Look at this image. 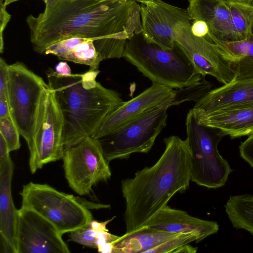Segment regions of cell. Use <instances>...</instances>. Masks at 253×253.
<instances>
[{"label":"cell","mask_w":253,"mask_h":253,"mask_svg":"<svg viewBox=\"0 0 253 253\" xmlns=\"http://www.w3.org/2000/svg\"><path fill=\"white\" fill-rule=\"evenodd\" d=\"M173 233L144 226L126 232L113 242V253H147V252L176 236Z\"/></svg>","instance_id":"obj_21"},{"label":"cell","mask_w":253,"mask_h":253,"mask_svg":"<svg viewBox=\"0 0 253 253\" xmlns=\"http://www.w3.org/2000/svg\"><path fill=\"white\" fill-rule=\"evenodd\" d=\"M8 65L0 58V100H7V84L8 77Z\"/></svg>","instance_id":"obj_30"},{"label":"cell","mask_w":253,"mask_h":253,"mask_svg":"<svg viewBox=\"0 0 253 253\" xmlns=\"http://www.w3.org/2000/svg\"><path fill=\"white\" fill-rule=\"evenodd\" d=\"M136 0H57L36 17L27 16L35 51L73 37L92 39L104 59L123 57L127 41L142 32Z\"/></svg>","instance_id":"obj_1"},{"label":"cell","mask_w":253,"mask_h":253,"mask_svg":"<svg viewBox=\"0 0 253 253\" xmlns=\"http://www.w3.org/2000/svg\"><path fill=\"white\" fill-rule=\"evenodd\" d=\"M63 127L61 111L49 86L42 96L32 142L29 148V165L32 174L46 164L62 159Z\"/></svg>","instance_id":"obj_9"},{"label":"cell","mask_w":253,"mask_h":253,"mask_svg":"<svg viewBox=\"0 0 253 253\" xmlns=\"http://www.w3.org/2000/svg\"><path fill=\"white\" fill-rule=\"evenodd\" d=\"M224 208L233 227L245 230L253 235V195L230 196Z\"/></svg>","instance_id":"obj_23"},{"label":"cell","mask_w":253,"mask_h":253,"mask_svg":"<svg viewBox=\"0 0 253 253\" xmlns=\"http://www.w3.org/2000/svg\"><path fill=\"white\" fill-rule=\"evenodd\" d=\"M169 105L149 109L118 128L97 138L106 160L127 159L135 153H148L167 125Z\"/></svg>","instance_id":"obj_6"},{"label":"cell","mask_w":253,"mask_h":253,"mask_svg":"<svg viewBox=\"0 0 253 253\" xmlns=\"http://www.w3.org/2000/svg\"><path fill=\"white\" fill-rule=\"evenodd\" d=\"M20 194L21 207L43 217L62 235L84 226L92 220L90 211L79 198L46 184L30 182L23 185Z\"/></svg>","instance_id":"obj_7"},{"label":"cell","mask_w":253,"mask_h":253,"mask_svg":"<svg viewBox=\"0 0 253 253\" xmlns=\"http://www.w3.org/2000/svg\"><path fill=\"white\" fill-rule=\"evenodd\" d=\"M123 57L152 83L172 88L193 85L202 78L177 42L173 48L164 49L148 42L142 32L127 41Z\"/></svg>","instance_id":"obj_4"},{"label":"cell","mask_w":253,"mask_h":253,"mask_svg":"<svg viewBox=\"0 0 253 253\" xmlns=\"http://www.w3.org/2000/svg\"><path fill=\"white\" fill-rule=\"evenodd\" d=\"M191 22L175 29L174 41L182 48L196 71L202 76L209 75L225 84L235 79L231 64L217 45L203 37L194 36Z\"/></svg>","instance_id":"obj_11"},{"label":"cell","mask_w":253,"mask_h":253,"mask_svg":"<svg viewBox=\"0 0 253 253\" xmlns=\"http://www.w3.org/2000/svg\"><path fill=\"white\" fill-rule=\"evenodd\" d=\"M140 7L142 34L149 42L166 49L175 44V29L181 23L192 21L187 9L162 0H136Z\"/></svg>","instance_id":"obj_13"},{"label":"cell","mask_w":253,"mask_h":253,"mask_svg":"<svg viewBox=\"0 0 253 253\" xmlns=\"http://www.w3.org/2000/svg\"><path fill=\"white\" fill-rule=\"evenodd\" d=\"M0 134L4 138L10 152L20 148V134L10 116L0 118Z\"/></svg>","instance_id":"obj_27"},{"label":"cell","mask_w":253,"mask_h":253,"mask_svg":"<svg viewBox=\"0 0 253 253\" xmlns=\"http://www.w3.org/2000/svg\"><path fill=\"white\" fill-rule=\"evenodd\" d=\"M212 83L206 81L205 77L197 83L190 86L174 90L171 106L178 105L186 101H195L200 99L211 90Z\"/></svg>","instance_id":"obj_25"},{"label":"cell","mask_w":253,"mask_h":253,"mask_svg":"<svg viewBox=\"0 0 253 253\" xmlns=\"http://www.w3.org/2000/svg\"><path fill=\"white\" fill-rule=\"evenodd\" d=\"M146 225L173 233H195L199 235L201 241L219 230V225L215 221L192 216L184 211L168 205L161 209Z\"/></svg>","instance_id":"obj_17"},{"label":"cell","mask_w":253,"mask_h":253,"mask_svg":"<svg viewBox=\"0 0 253 253\" xmlns=\"http://www.w3.org/2000/svg\"><path fill=\"white\" fill-rule=\"evenodd\" d=\"M57 0H44L43 1L45 4V8L48 7Z\"/></svg>","instance_id":"obj_39"},{"label":"cell","mask_w":253,"mask_h":253,"mask_svg":"<svg viewBox=\"0 0 253 253\" xmlns=\"http://www.w3.org/2000/svg\"><path fill=\"white\" fill-rule=\"evenodd\" d=\"M99 71L62 76L47 71L48 85L53 90L64 119V147L91 136L104 119L123 102L116 91L96 80Z\"/></svg>","instance_id":"obj_3"},{"label":"cell","mask_w":253,"mask_h":253,"mask_svg":"<svg viewBox=\"0 0 253 253\" xmlns=\"http://www.w3.org/2000/svg\"><path fill=\"white\" fill-rule=\"evenodd\" d=\"M9 152L4 138L0 134V165L4 163L10 157Z\"/></svg>","instance_id":"obj_33"},{"label":"cell","mask_w":253,"mask_h":253,"mask_svg":"<svg viewBox=\"0 0 253 253\" xmlns=\"http://www.w3.org/2000/svg\"><path fill=\"white\" fill-rule=\"evenodd\" d=\"M202 241L199 235L195 233H179L176 236L150 250L147 253H173L179 247L191 242Z\"/></svg>","instance_id":"obj_26"},{"label":"cell","mask_w":253,"mask_h":253,"mask_svg":"<svg viewBox=\"0 0 253 253\" xmlns=\"http://www.w3.org/2000/svg\"><path fill=\"white\" fill-rule=\"evenodd\" d=\"M18 0H5L4 4L6 6L7 5H8L11 3H13L14 2H15V1H17ZM42 0L44 1V0Z\"/></svg>","instance_id":"obj_40"},{"label":"cell","mask_w":253,"mask_h":253,"mask_svg":"<svg viewBox=\"0 0 253 253\" xmlns=\"http://www.w3.org/2000/svg\"><path fill=\"white\" fill-rule=\"evenodd\" d=\"M191 158V180L208 188L223 186L233 171L219 153L218 145L226 134L198 122L190 109L185 121Z\"/></svg>","instance_id":"obj_5"},{"label":"cell","mask_w":253,"mask_h":253,"mask_svg":"<svg viewBox=\"0 0 253 253\" xmlns=\"http://www.w3.org/2000/svg\"><path fill=\"white\" fill-rule=\"evenodd\" d=\"M239 149L242 158L253 168V134L241 143Z\"/></svg>","instance_id":"obj_29"},{"label":"cell","mask_w":253,"mask_h":253,"mask_svg":"<svg viewBox=\"0 0 253 253\" xmlns=\"http://www.w3.org/2000/svg\"><path fill=\"white\" fill-rule=\"evenodd\" d=\"M188 0V1H189V2H190V1L191 0Z\"/></svg>","instance_id":"obj_41"},{"label":"cell","mask_w":253,"mask_h":253,"mask_svg":"<svg viewBox=\"0 0 253 253\" xmlns=\"http://www.w3.org/2000/svg\"><path fill=\"white\" fill-rule=\"evenodd\" d=\"M62 234L51 222L35 211L18 210L17 253H69Z\"/></svg>","instance_id":"obj_12"},{"label":"cell","mask_w":253,"mask_h":253,"mask_svg":"<svg viewBox=\"0 0 253 253\" xmlns=\"http://www.w3.org/2000/svg\"><path fill=\"white\" fill-rule=\"evenodd\" d=\"M13 169L10 157L0 165V242L7 244L17 253L18 210L14 206L11 194Z\"/></svg>","instance_id":"obj_19"},{"label":"cell","mask_w":253,"mask_h":253,"mask_svg":"<svg viewBox=\"0 0 253 253\" xmlns=\"http://www.w3.org/2000/svg\"><path fill=\"white\" fill-rule=\"evenodd\" d=\"M89 223L70 232L69 241L86 247L97 249L98 231L92 229Z\"/></svg>","instance_id":"obj_28"},{"label":"cell","mask_w":253,"mask_h":253,"mask_svg":"<svg viewBox=\"0 0 253 253\" xmlns=\"http://www.w3.org/2000/svg\"><path fill=\"white\" fill-rule=\"evenodd\" d=\"M46 54H53L59 59L71 61L98 70L103 60L97 53L92 39L73 37L57 42L47 47Z\"/></svg>","instance_id":"obj_20"},{"label":"cell","mask_w":253,"mask_h":253,"mask_svg":"<svg viewBox=\"0 0 253 253\" xmlns=\"http://www.w3.org/2000/svg\"><path fill=\"white\" fill-rule=\"evenodd\" d=\"M227 0L253 4V0Z\"/></svg>","instance_id":"obj_38"},{"label":"cell","mask_w":253,"mask_h":253,"mask_svg":"<svg viewBox=\"0 0 253 253\" xmlns=\"http://www.w3.org/2000/svg\"><path fill=\"white\" fill-rule=\"evenodd\" d=\"M8 73L7 91L10 115L29 148L40 101L49 86L20 62L8 65Z\"/></svg>","instance_id":"obj_8"},{"label":"cell","mask_w":253,"mask_h":253,"mask_svg":"<svg viewBox=\"0 0 253 253\" xmlns=\"http://www.w3.org/2000/svg\"><path fill=\"white\" fill-rule=\"evenodd\" d=\"M253 103V78L243 79L211 90L191 110L193 114H198Z\"/></svg>","instance_id":"obj_16"},{"label":"cell","mask_w":253,"mask_h":253,"mask_svg":"<svg viewBox=\"0 0 253 253\" xmlns=\"http://www.w3.org/2000/svg\"><path fill=\"white\" fill-rule=\"evenodd\" d=\"M214 43L231 64L236 80L253 78V19L245 39Z\"/></svg>","instance_id":"obj_22"},{"label":"cell","mask_w":253,"mask_h":253,"mask_svg":"<svg viewBox=\"0 0 253 253\" xmlns=\"http://www.w3.org/2000/svg\"><path fill=\"white\" fill-rule=\"evenodd\" d=\"M193 115L199 123L217 128L231 139L253 134V103Z\"/></svg>","instance_id":"obj_18"},{"label":"cell","mask_w":253,"mask_h":253,"mask_svg":"<svg viewBox=\"0 0 253 253\" xmlns=\"http://www.w3.org/2000/svg\"><path fill=\"white\" fill-rule=\"evenodd\" d=\"M174 90L172 88L152 83L150 87L131 100L123 101L111 112L91 137L97 138L152 108L163 105L171 107Z\"/></svg>","instance_id":"obj_14"},{"label":"cell","mask_w":253,"mask_h":253,"mask_svg":"<svg viewBox=\"0 0 253 253\" xmlns=\"http://www.w3.org/2000/svg\"><path fill=\"white\" fill-rule=\"evenodd\" d=\"M54 70L57 74L62 76L72 74L71 68L66 62H59L55 65Z\"/></svg>","instance_id":"obj_35"},{"label":"cell","mask_w":253,"mask_h":253,"mask_svg":"<svg viewBox=\"0 0 253 253\" xmlns=\"http://www.w3.org/2000/svg\"><path fill=\"white\" fill-rule=\"evenodd\" d=\"M233 42L243 40L247 37L253 19V4L232 1Z\"/></svg>","instance_id":"obj_24"},{"label":"cell","mask_w":253,"mask_h":253,"mask_svg":"<svg viewBox=\"0 0 253 253\" xmlns=\"http://www.w3.org/2000/svg\"><path fill=\"white\" fill-rule=\"evenodd\" d=\"M115 217V216H114L112 218L103 222H99L97 220L92 219L90 221L89 224L90 228L95 231H108V230L106 228V226L110 221L113 220Z\"/></svg>","instance_id":"obj_34"},{"label":"cell","mask_w":253,"mask_h":253,"mask_svg":"<svg viewBox=\"0 0 253 253\" xmlns=\"http://www.w3.org/2000/svg\"><path fill=\"white\" fill-rule=\"evenodd\" d=\"M164 142V152L154 165L122 181L126 232L146 225L174 194L189 187L191 155L187 140L172 135Z\"/></svg>","instance_id":"obj_2"},{"label":"cell","mask_w":253,"mask_h":253,"mask_svg":"<svg viewBox=\"0 0 253 253\" xmlns=\"http://www.w3.org/2000/svg\"><path fill=\"white\" fill-rule=\"evenodd\" d=\"M198 248L194 247L189 244L183 245L174 251V253H195L197 251Z\"/></svg>","instance_id":"obj_36"},{"label":"cell","mask_w":253,"mask_h":253,"mask_svg":"<svg viewBox=\"0 0 253 253\" xmlns=\"http://www.w3.org/2000/svg\"><path fill=\"white\" fill-rule=\"evenodd\" d=\"M4 0H0V52L1 53L3 52L4 49L3 31L11 17V15L6 10Z\"/></svg>","instance_id":"obj_31"},{"label":"cell","mask_w":253,"mask_h":253,"mask_svg":"<svg viewBox=\"0 0 253 253\" xmlns=\"http://www.w3.org/2000/svg\"><path fill=\"white\" fill-rule=\"evenodd\" d=\"M191 29L192 34L194 36L198 37H203L205 39L209 33L208 26L203 20L193 21Z\"/></svg>","instance_id":"obj_32"},{"label":"cell","mask_w":253,"mask_h":253,"mask_svg":"<svg viewBox=\"0 0 253 253\" xmlns=\"http://www.w3.org/2000/svg\"><path fill=\"white\" fill-rule=\"evenodd\" d=\"M62 160L69 186L81 196L89 194L93 186L111 177L109 163L98 141L91 136L64 147Z\"/></svg>","instance_id":"obj_10"},{"label":"cell","mask_w":253,"mask_h":253,"mask_svg":"<svg viewBox=\"0 0 253 253\" xmlns=\"http://www.w3.org/2000/svg\"><path fill=\"white\" fill-rule=\"evenodd\" d=\"M192 20H203L208 26L206 39L232 42V1L227 0H191L187 8Z\"/></svg>","instance_id":"obj_15"},{"label":"cell","mask_w":253,"mask_h":253,"mask_svg":"<svg viewBox=\"0 0 253 253\" xmlns=\"http://www.w3.org/2000/svg\"><path fill=\"white\" fill-rule=\"evenodd\" d=\"M10 116L8 101L0 100V118Z\"/></svg>","instance_id":"obj_37"}]
</instances>
